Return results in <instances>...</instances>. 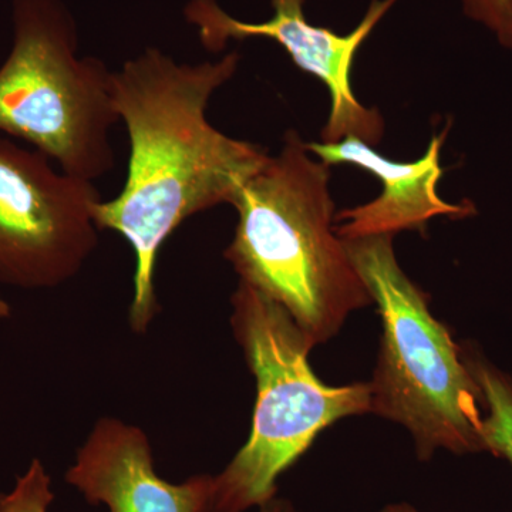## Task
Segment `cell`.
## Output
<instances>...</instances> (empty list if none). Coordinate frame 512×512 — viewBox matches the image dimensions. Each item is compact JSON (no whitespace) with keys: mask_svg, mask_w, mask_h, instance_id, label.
<instances>
[{"mask_svg":"<svg viewBox=\"0 0 512 512\" xmlns=\"http://www.w3.org/2000/svg\"><path fill=\"white\" fill-rule=\"evenodd\" d=\"M239 55L177 63L147 49L113 72L114 104L130 138L126 184L96 208L100 231H116L136 258L128 322L146 333L160 312L154 274L164 242L192 215L232 205L268 160L261 146L217 130L211 97L237 73Z\"/></svg>","mask_w":512,"mask_h":512,"instance_id":"6da1fadb","label":"cell"},{"mask_svg":"<svg viewBox=\"0 0 512 512\" xmlns=\"http://www.w3.org/2000/svg\"><path fill=\"white\" fill-rule=\"evenodd\" d=\"M231 328L255 377L247 443L212 476L210 512L256 510L278 495V480L332 424L370 413L369 382L329 386L309 363L315 349L291 313L239 281Z\"/></svg>","mask_w":512,"mask_h":512,"instance_id":"277c9868","label":"cell"},{"mask_svg":"<svg viewBox=\"0 0 512 512\" xmlns=\"http://www.w3.org/2000/svg\"><path fill=\"white\" fill-rule=\"evenodd\" d=\"M64 480L109 512H210L212 476L170 483L158 476L140 427L116 417L94 424Z\"/></svg>","mask_w":512,"mask_h":512,"instance_id":"ba28073f","label":"cell"},{"mask_svg":"<svg viewBox=\"0 0 512 512\" xmlns=\"http://www.w3.org/2000/svg\"><path fill=\"white\" fill-rule=\"evenodd\" d=\"M10 315H12V308H10L9 303L0 296V320L8 319Z\"/></svg>","mask_w":512,"mask_h":512,"instance_id":"9a60e30c","label":"cell"},{"mask_svg":"<svg viewBox=\"0 0 512 512\" xmlns=\"http://www.w3.org/2000/svg\"><path fill=\"white\" fill-rule=\"evenodd\" d=\"M100 192L0 136V282L52 289L79 275L99 245Z\"/></svg>","mask_w":512,"mask_h":512,"instance_id":"8992f818","label":"cell"},{"mask_svg":"<svg viewBox=\"0 0 512 512\" xmlns=\"http://www.w3.org/2000/svg\"><path fill=\"white\" fill-rule=\"evenodd\" d=\"M377 512H420L416 507H413L412 504L407 503H393L384 505L382 510Z\"/></svg>","mask_w":512,"mask_h":512,"instance_id":"5bb4252c","label":"cell"},{"mask_svg":"<svg viewBox=\"0 0 512 512\" xmlns=\"http://www.w3.org/2000/svg\"><path fill=\"white\" fill-rule=\"evenodd\" d=\"M471 19L493 30L503 43L511 22V0H461Z\"/></svg>","mask_w":512,"mask_h":512,"instance_id":"7c38bea8","label":"cell"},{"mask_svg":"<svg viewBox=\"0 0 512 512\" xmlns=\"http://www.w3.org/2000/svg\"><path fill=\"white\" fill-rule=\"evenodd\" d=\"M396 2L372 0L365 18L346 35L309 22L303 10L305 0H272L274 15L259 23L232 18L217 0H191L185 18L197 26L202 46L210 52H221L229 40L262 37L278 43L299 70L316 77L328 89L330 111L320 133L322 143L357 137L375 146L384 134L383 117L357 100L352 70L360 47Z\"/></svg>","mask_w":512,"mask_h":512,"instance_id":"52a82bcc","label":"cell"},{"mask_svg":"<svg viewBox=\"0 0 512 512\" xmlns=\"http://www.w3.org/2000/svg\"><path fill=\"white\" fill-rule=\"evenodd\" d=\"M256 512H299L298 508L291 503V501L286 500V498H281L276 495L275 498L269 500L268 503L261 505V507L256 508Z\"/></svg>","mask_w":512,"mask_h":512,"instance_id":"4fadbf2b","label":"cell"},{"mask_svg":"<svg viewBox=\"0 0 512 512\" xmlns=\"http://www.w3.org/2000/svg\"><path fill=\"white\" fill-rule=\"evenodd\" d=\"M511 8H512V0H511ZM501 45L512 47V13H511V22L510 26H508L507 35H505L503 43Z\"/></svg>","mask_w":512,"mask_h":512,"instance_id":"2e32d148","label":"cell"},{"mask_svg":"<svg viewBox=\"0 0 512 512\" xmlns=\"http://www.w3.org/2000/svg\"><path fill=\"white\" fill-rule=\"evenodd\" d=\"M55 501L52 478L39 458H33L9 493H0V512H49Z\"/></svg>","mask_w":512,"mask_h":512,"instance_id":"8fae6325","label":"cell"},{"mask_svg":"<svg viewBox=\"0 0 512 512\" xmlns=\"http://www.w3.org/2000/svg\"><path fill=\"white\" fill-rule=\"evenodd\" d=\"M13 20L15 42L0 66V133L94 183L116 167L113 72L77 57L76 28L57 0H15Z\"/></svg>","mask_w":512,"mask_h":512,"instance_id":"5b68a950","label":"cell"},{"mask_svg":"<svg viewBox=\"0 0 512 512\" xmlns=\"http://www.w3.org/2000/svg\"><path fill=\"white\" fill-rule=\"evenodd\" d=\"M463 359L481 394L485 451L512 464V377L470 345H461Z\"/></svg>","mask_w":512,"mask_h":512,"instance_id":"30bf717a","label":"cell"},{"mask_svg":"<svg viewBox=\"0 0 512 512\" xmlns=\"http://www.w3.org/2000/svg\"><path fill=\"white\" fill-rule=\"evenodd\" d=\"M392 235L343 239L382 318L370 413L402 426L416 456L483 453V404L461 345L394 254Z\"/></svg>","mask_w":512,"mask_h":512,"instance_id":"3957f363","label":"cell"},{"mask_svg":"<svg viewBox=\"0 0 512 512\" xmlns=\"http://www.w3.org/2000/svg\"><path fill=\"white\" fill-rule=\"evenodd\" d=\"M448 127L431 137L426 153L416 161L397 163L357 137L336 143H306L313 156L330 165L350 164L375 175L383 190L375 200L346 208L335 217L339 238L355 239L421 231L436 217L464 218L473 215V204L441 200L437 185L443 177L441 148Z\"/></svg>","mask_w":512,"mask_h":512,"instance_id":"9c48e42d","label":"cell"},{"mask_svg":"<svg viewBox=\"0 0 512 512\" xmlns=\"http://www.w3.org/2000/svg\"><path fill=\"white\" fill-rule=\"evenodd\" d=\"M232 207L238 224L225 259L239 281L284 306L315 348L373 305L335 231L330 167L298 131L285 134L279 153L245 181Z\"/></svg>","mask_w":512,"mask_h":512,"instance_id":"7a4b0ae2","label":"cell"}]
</instances>
